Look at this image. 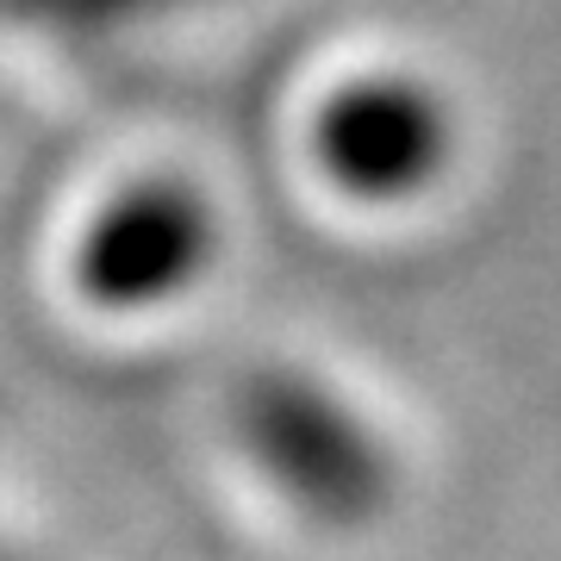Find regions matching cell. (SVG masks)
I'll return each mask as SVG.
<instances>
[{
  "label": "cell",
  "mask_w": 561,
  "mask_h": 561,
  "mask_svg": "<svg viewBox=\"0 0 561 561\" xmlns=\"http://www.w3.org/2000/svg\"><path fill=\"white\" fill-rule=\"evenodd\" d=\"M449 113L431 88L405 76H368L331 94L319 113V162L331 181L368 201H405L449 162Z\"/></svg>",
  "instance_id": "obj_2"
},
{
  "label": "cell",
  "mask_w": 561,
  "mask_h": 561,
  "mask_svg": "<svg viewBox=\"0 0 561 561\" xmlns=\"http://www.w3.org/2000/svg\"><path fill=\"white\" fill-rule=\"evenodd\" d=\"M250 456L287 500L324 524H356L387 500V456L331 393L294 375H268L243 400Z\"/></svg>",
  "instance_id": "obj_1"
},
{
  "label": "cell",
  "mask_w": 561,
  "mask_h": 561,
  "mask_svg": "<svg viewBox=\"0 0 561 561\" xmlns=\"http://www.w3.org/2000/svg\"><path fill=\"white\" fill-rule=\"evenodd\" d=\"M20 7H38V13H57V20H119V13H138V7H157V0H20Z\"/></svg>",
  "instance_id": "obj_4"
},
{
  "label": "cell",
  "mask_w": 561,
  "mask_h": 561,
  "mask_svg": "<svg viewBox=\"0 0 561 561\" xmlns=\"http://www.w3.org/2000/svg\"><path fill=\"white\" fill-rule=\"evenodd\" d=\"M213 256V213L194 187L150 181L94 219L81 243V287L101 306H157L181 294Z\"/></svg>",
  "instance_id": "obj_3"
}]
</instances>
